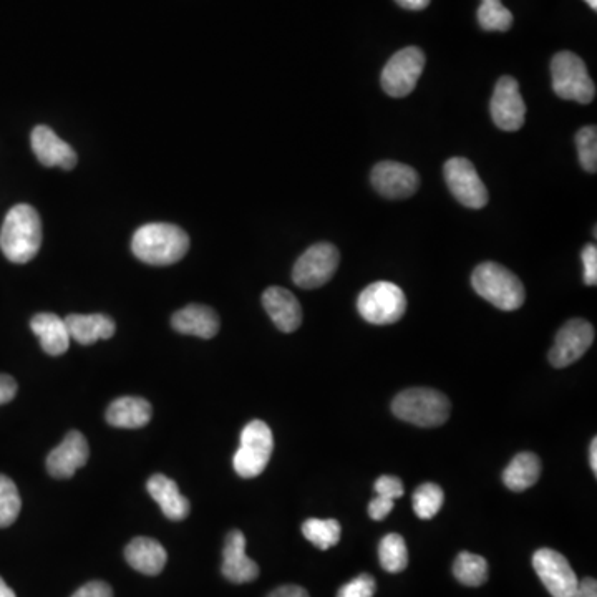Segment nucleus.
Wrapping results in <instances>:
<instances>
[{
    "label": "nucleus",
    "instance_id": "f257e3e1",
    "mask_svg": "<svg viewBox=\"0 0 597 597\" xmlns=\"http://www.w3.org/2000/svg\"><path fill=\"white\" fill-rule=\"evenodd\" d=\"M42 246V221L30 204H17L5 216L0 229V249L10 263L25 264Z\"/></svg>",
    "mask_w": 597,
    "mask_h": 597
},
{
    "label": "nucleus",
    "instance_id": "f03ea898",
    "mask_svg": "<svg viewBox=\"0 0 597 597\" xmlns=\"http://www.w3.org/2000/svg\"><path fill=\"white\" fill-rule=\"evenodd\" d=\"M132 251L143 263L170 266L190 251V236L175 224H145L133 236Z\"/></svg>",
    "mask_w": 597,
    "mask_h": 597
},
{
    "label": "nucleus",
    "instance_id": "7ed1b4c3",
    "mask_svg": "<svg viewBox=\"0 0 597 597\" xmlns=\"http://www.w3.org/2000/svg\"><path fill=\"white\" fill-rule=\"evenodd\" d=\"M471 284L478 296L501 311H516L525 304L526 292L523 282L501 264H480L471 276Z\"/></svg>",
    "mask_w": 597,
    "mask_h": 597
},
{
    "label": "nucleus",
    "instance_id": "20e7f679",
    "mask_svg": "<svg viewBox=\"0 0 597 597\" xmlns=\"http://www.w3.org/2000/svg\"><path fill=\"white\" fill-rule=\"evenodd\" d=\"M392 412L403 422L413 423L418 427H440L447 422L452 412V405L442 392L433 389H408L395 397Z\"/></svg>",
    "mask_w": 597,
    "mask_h": 597
},
{
    "label": "nucleus",
    "instance_id": "39448f33",
    "mask_svg": "<svg viewBox=\"0 0 597 597\" xmlns=\"http://www.w3.org/2000/svg\"><path fill=\"white\" fill-rule=\"evenodd\" d=\"M551 75H553L554 92L563 100L588 105L596 97V85L589 75L588 67L584 64V60L573 52L564 50L554 55L551 62Z\"/></svg>",
    "mask_w": 597,
    "mask_h": 597
},
{
    "label": "nucleus",
    "instance_id": "423d86ee",
    "mask_svg": "<svg viewBox=\"0 0 597 597\" xmlns=\"http://www.w3.org/2000/svg\"><path fill=\"white\" fill-rule=\"evenodd\" d=\"M357 309L370 324L390 326L405 316L407 297L394 282H374L360 292Z\"/></svg>",
    "mask_w": 597,
    "mask_h": 597
},
{
    "label": "nucleus",
    "instance_id": "0eeeda50",
    "mask_svg": "<svg viewBox=\"0 0 597 597\" xmlns=\"http://www.w3.org/2000/svg\"><path fill=\"white\" fill-rule=\"evenodd\" d=\"M274 450L271 428L263 420H253L241 432V445L234 455V471L241 478H256L261 475Z\"/></svg>",
    "mask_w": 597,
    "mask_h": 597
},
{
    "label": "nucleus",
    "instance_id": "6e6552de",
    "mask_svg": "<svg viewBox=\"0 0 597 597\" xmlns=\"http://www.w3.org/2000/svg\"><path fill=\"white\" fill-rule=\"evenodd\" d=\"M339 263V249L334 244H314L297 259L292 271V281L301 289H317L331 281Z\"/></svg>",
    "mask_w": 597,
    "mask_h": 597
},
{
    "label": "nucleus",
    "instance_id": "1a4fd4ad",
    "mask_svg": "<svg viewBox=\"0 0 597 597\" xmlns=\"http://www.w3.org/2000/svg\"><path fill=\"white\" fill-rule=\"evenodd\" d=\"M425 68V54L418 47L398 50L382 72V88L394 98H403L417 87Z\"/></svg>",
    "mask_w": 597,
    "mask_h": 597
},
{
    "label": "nucleus",
    "instance_id": "9d476101",
    "mask_svg": "<svg viewBox=\"0 0 597 597\" xmlns=\"http://www.w3.org/2000/svg\"><path fill=\"white\" fill-rule=\"evenodd\" d=\"M443 175L448 190L466 208L481 209L488 204V190L470 160L462 156L450 158L443 166Z\"/></svg>",
    "mask_w": 597,
    "mask_h": 597
},
{
    "label": "nucleus",
    "instance_id": "9b49d317",
    "mask_svg": "<svg viewBox=\"0 0 597 597\" xmlns=\"http://www.w3.org/2000/svg\"><path fill=\"white\" fill-rule=\"evenodd\" d=\"M533 568L553 597H573L578 588V576L568 559L554 549L543 548L533 556Z\"/></svg>",
    "mask_w": 597,
    "mask_h": 597
},
{
    "label": "nucleus",
    "instance_id": "f8f14e48",
    "mask_svg": "<svg viewBox=\"0 0 597 597\" xmlns=\"http://www.w3.org/2000/svg\"><path fill=\"white\" fill-rule=\"evenodd\" d=\"M491 118L503 132H518L526 120L525 100L520 83L513 77H501L491 98Z\"/></svg>",
    "mask_w": 597,
    "mask_h": 597
},
{
    "label": "nucleus",
    "instance_id": "ddd939ff",
    "mask_svg": "<svg viewBox=\"0 0 597 597\" xmlns=\"http://www.w3.org/2000/svg\"><path fill=\"white\" fill-rule=\"evenodd\" d=\"M594 342V327L584 319H573L561 327L556 335L553 349L549 350V362L556 369H564L578 362Z\"/></svg>",
    "mask_w": 597,
    "mask_h": 597
},
{
    "label": "nucleus",
    "instance_id": "4468645a",
    "mask_svg": "<svg viewBox=\"0 0 597 597\" xmlns=\"http://www.w3.org/2000/svg\"><path fill=\"white\" fill-rule=\"evenodd\" d=\"M372 185L384 198L407 199L417 193L420 176L412 166L382 161L372 170Z\"/></svg>",
    "mask_w": 597,
    "mask_h": 597
},
{
    "label": "nucleus",
    "instance_id": "2eb2a0df",
    "mask_svg": "<svg viewBox=\"0 0 597 597\" xmlns=\"http://www.w3.org/2000/svg\"><path fill=\"white\" fill-rule=\"evenodd\" d=\"M90 458V447L82 433L73 430L68 432L64 442L54 448L47 457V471L54 478H72L77 470L87 465Z\"/></svg>",
    "mask_w": 597,
    "mask_h": 597
},
{
    "label": "nucleus",
    "instance_id": "dca6fc26",
    "mask_svg": "<svg viewBox=\"0 0 597 597\" xmlns=\"http://www.w3.org/2000/svg\"><path fill=\"white\" fill-rule=\"evenodd\" d=\"M221 573L234 584L251 583L258 579L259 566L246 554V536L239 530H233L226 536Z\"/></svg>",
    "mask_w": 597,
    "mask_h": 597
},
{
    "label": "nucleus",
    "instance_id": "f3484780",
    "mask_svg": "<svg viewBox=\"0 0 597 597\" xmlns=\"http://www.w3.org/2000/svg\"><path fill=\"white\" fill-rule=\"evenodd\" d=\"M32 150L44 166H59L62 170H73L77 165V153L67 141L62 140L52 128L40 125L32 132Z\"/></svg>",
    "mask_w": 597,
    "mask_h": 597
},
{
    "label": "nucleus",
    "instance_id": "a211bd4d",
    "mask_svg": "<svg viewBox=\"0 0 597 597\" xmlns=\"http://www.w3.org/2000/svg\"><path fill=\"white\" fill-rule=\"evenodd\" d=\"M263 306L279 331L291 334L301 327V304L297 297L284 287L266 289L263 294Z\"/></svg>",
    "mask_w": 597,
    "mask_h": 597
},
{
    "label": "nucleus",
    "instance_id": "6ab92c4d",
    "mask_svg": "<svg viewBox=\"0 0 597 597\" xmlns=\"http://www.w3.org/2000/svg\"><path fill=\"white\" fill-rule=\"evenodd\" d=\"M171 326L180 334L213 339L214 335L218 334L221 324H219L218 314L211 307L190 304L173 314Z\"/></svg>",
    "mask_w": 597,
    "mask_h": 597
},
{
    "label": "nucleus",
    "instance_id": "aec40b11",
    "mask_svg": "<svg viewBox=\"0 0 597 597\" xmlns=\"http://www.w3.org/2000/svg\"><path fill=\"white\" fill-rule=\"evenodd\" d=\"M151 498L158 503L166 518L171 521L185 520L190 515V501L181 495L175 481L165 475H153L146 483Z\"/></svg>",
    "mask_w": 597,
    "mask_h": 597
},
{
    "label": "nucleus",
    "instance_id": "412c9836",
    "mask_svg": "<svg viewBox=\"0 0 597 597\" xmlns=\"http://www.w3.org/2000/svg\"><path fill=\"white\" fill-rule=\"evenodd\" d=\"M68 334L78 344L92 345L97 340L112 339L117 331L112 317L103 314H70L65 317Z\"/></svg>",
    "mask_w": 597,
    "mask_h": 597
},
{
    "label": "nucleus",
    "instance_id": "4be33fe9",
    "mask_svg": "<svg viewBox=\"0 0 597 597\" xmlns=\"http://www.w3.org/2000/svg\"><path fill=\"white\" fill-rule=\"evenodd\" d=\"M125 558L138 573L156 576L165 569L168 554L156 539L141 536L130 541L125 549Z\"/></svg>",
    "mask_w": 597,
    "mask_h": 597
},
{
    "label": "nucleus",
    "instance_id": "5701e85b",
    "mask_svg": "<svg viewBox=\"0 0 597 597\" xmlns=\"http://www.w3.org/2000/svg\"><path fill=\"white\" fill-rule=\"evenodd\" d=\"M153 408L141 397H120L108 407L107 422L117 428H141L150 423Z\"/></svg>",
    "mask_w": 597,
    "mask_h": 597
},
{
    "label": "nucleus",
    "instance_id": "b1692460",
    "mask_svg": "<svg viewBox=\"0 0 597 597\" xmlns=\"http://www.w3.org/2000/svg\"><path fill=\"white\" fill-rule=\"evenodd\" d=\"M30 327L34 334L39 337L42 349L49 355H62L68 350L70 345V334H68L67 324L62 317L55 314H37L30 321Z\"/></svg>",
    "mask_w": 597,
    "mask_h": 597
},
{
    "label": "nucleus",
    "instance_id": "393cba45",
    "mask_svg": "<svg viewBox=\"0 0 597 597\" xmlns=\"http://www.w3.org/2000/svg\"><path fill=\"white\" fill-rule=\"evenodd\" d=\"M541 476V460L531 452L518 453L503 471V483L511 491L528 490L536 485Z\"/></svg>",
    "mask_w": 597,
    "mask_h": 597
},
{
    "label": "nucleus",
    "instance_id": "a878e982",
    "mask_svg": "<svg viewBox=\"0 0 597 597\" xmlns=\"http://www.w3.org/2000/svg\"><path fill=\"white\" fill-rule=\"evenodd\" d=\"M453 574L465 586L478 588V586L488 581V563H486L485 558H481L478 554L463 551L455 559Z\"/></svg>",
    "mask_w": 597,
    "mask_h": 597
},
{
    "label": "nucleus",
    "instance_id": "bb28decb",
    "mask_svg": "<svg viewBox=\"0 0 597 597\" xmlns=\"http://www.w3.org/2000/svg\"><path fill=\"white\" fill-rule=\"evenodd\" d=\"M302 534L307 541H311L316 548L326 551L334 548L342 536V526L337 520H317L311 518L302 525Z\"/></svg>",
    "mask_w": 597,
    "mask_h": 597
},
{
    "label": "nucleus",
    "instance_id": "cd10ccee",
    "mask_svg": "<svg viewBox=\"0 0 597 597\" xmlns=\"http://www.w3.org/2000/svg\"><path fill=\"white\" fill-rule=\"evenodd\" d=\"M379 558L387 573H402L408 566V549L400 534H387L379 546Z\"/></svg>",
    "mask_w": 597,
    "mask_h": 597
},
{
    "label": "nucleus",
    "instance_id": "c85d7f7f",
    "mask_svg": "<svg viewBox=\"0 0 597 597\" xmlns=\"http://www.w3.org/2000/svg\"><path fill=\"white\" fill-rule=\"evenodd\" d=\"M443 501L445 493L442 488L435 483H425L413 493V511L422 520H432L442 510Z\"/></svg>",
    "mask_w": 597,
    "mask_h": 597
},
{
    "label": "nucleus",
    "instance_id": "c756f323",
    "mask_svg": "<svg viewBox=\"0 0 597 597\" xmlns=\"http://www.w3.org/2000/svg\"><path fill=\"white\" fill-rule=\"evenodd\" d=\"M478 22L481 29L490 30V32H506L513 25V14L501 4V0H481Z\"/></svg>",
    "mask_w": 597,
    "mask_h": 597
},
{
    "label": "nucleus",
    "instance_id": "7c9ffc66",
    "mask_svg": "<svg viewBox=\"0 0 597 597\" xmlns=\"http://www.w3.org/2000/svg\"><path fill=\"white\" fill-rule=\"evenodd\" d=\"M22 500L19 490L9 476L0 475V528L14 525L19 518Z\"/></svg>",
    "mask_w": 597,
    "mask_h": 597
},
{
    "label": "nucleus",
    "instance_id": "2f4dec72",
    "mask_svg": "<svg viewBox=\"0 0 597 597\" xmlns=\"http://www.w3.org/2000/svg\"><path fill=\"white\" fill-rule=\"evenodd\" d=\"M576 146H578L579 161L584 170L588 173H596L597 170V130L596 127H584L576 135Z\"/></svg>",
    "mask_w": 597,
    "mask_h": 597
},
{
    "label": "nucleus",
    "instance_id": "473e14b6",
    "mask_svg": "<svg viewBox=\"0 0 597 597\" xmlns=\"http://www.w3.org/2000/svg\"><path fill=\"white\" fill-rule=\"evenodd\" d=\"M375 589H377L375 579L370 574H360L350 583L344 584L339 589L337 597H374Z\"/></svg>",
    "mask_w": 597,
    "mask_h": 597
},
{
    "label": "nucleus",
    "instance_id": "72a5a7b5",
    "mask_svg": "<svg viewBox=\"0 0 597 597\" xmlns=\"http://www.w3.org/2000/svg\"><path fill=\"white\" fill-rule=\"evenodd\" d=\"M375 493L389 500H397L403 495V483L397 476L384 475L375 481Z\"/></svg>",
    "mask_w": 597,
    "mask_h": 597
},
{
    "label": "nucleus",
    "instance_id": "f704fd0d",
    "mask_svg": "<svg viewBox=\"0 0 597 597\" xmlns=\"http://www.w3.org/2000/svg\"><path fill=\"white\" fill-rule=\"evenodd\" d=\"M584 282L588 286L597 284V248L596 244H588L583 249Z\"/></svg>",
    "mask_w": 597,
    "mask_h": 597
},
{
    "label": "nucleus",
    "instance_id": "c9c22d12",
    "mask_svg": "<svg viewBox=\"0 0 597 597\" xmlns=\"http://www.w3.org/2000/svg\"><path fill=\"white\" fill-rule=\"evenodd\" d=\"M394 500L384 498V496H377L374 500L370 501L369 515L372 520L382 521L394 510Z\"/></svg>",
    "mask_w": 597,
    "mask_h": 597
},
{
    "label": "nucleus",
    "instance_id": "e433bc0d",
    "mask_svg": "<svg viewBox=\"0 0 597 597\" xmlns=\"http://www.w3.org/2000/svg\"><path fill=\"white\" fill-rule=\"evenodd\" d=\"M72 597H113V589L103 581H92L78 589Z\"/></svg>",
    "mask_w": 597,
    "mask_h": 597
},
{
    "label": "nucleus",
    "instance_id": "4c0bfd02",
    "mask_svg": "<svg viewBox=\"0 0 597 597\" xmlns=\"http://www.w3.org/2000/svg\"><path fill=\"white\" fill-rule=\"evenodd\" d=\"M17 395V382L10 375H0V405L9 403Z\"/></svg>",
    "mask_w": 597,
    "mask_h": 597
},
{
    "label": "nucleus",
    "instance_id": "58836bf2",
    "mask_svg": "<svg viewBox=\"0 0 597 597\" xmlns=\"http://www.w3.org/2000/svg\"><path fill=\"white\" fill-rule=\"evenodd\" d=\"M267 597H311L307 593L306 589L296 584H287V586H281V588L274 589L271 594Z\"/></svg>",
    "mask_w": 597,
    "mask_h": 597
},
{
    "label": "nucleus",
    "instance_id": "ea45409f",
    "mask_svg": "<svg viewBox=\"0 0 597 597\" xmlns=\"http://www.w3.org/2000/svg\"><path fill=\"white\" fill-rule=\"evenodd\" d=\"M573 597H597V583L596 579L586 578L578 583L576 593Z\"/></svg>",
    "mask_w": 597,
    "mask_h": 597
},
{
    "label": "nucleus",
    "instance_id": "a19ab883",
    "mask_svg": "<svg viewBox=\"0 0 597 597\" xmlns=\"http://www.w3.org/2000/svg\"><path fill=\"white\" fill-rule=\"evenodd\" d=\"M395 2L407 10H423L430 5V0H395Z\"/></svg>",
    "mask_w": 597,
    "mask_h": 597
},
{
    "label": "nucleus",
    "instance_id": "79ce46f5",
    "mask_svg": "<svg viewBox=\"0 0 597 597\" xmlns=\"http://www.w3.org/2000/svg\"><path fill=\"white\" fill-rule=\"evenodd\" d=\"M589 462H591V468L594 473H597V440L594 438L591 442V448H589Z\"/></svg>",
    "mask_w": 597,
    "mask_h": 597
},
{
    "label": "nucleus",
    "instance_id": "37998d69",
    "mask_svg": "<svg viewBox=\"0 0 597 597\" xmlns=\"http://www.w3.org/2000/svg\"><path fill=\"white\" fill-rule=\"evenodd\" d=\"M0 597H17L2 578H0Z\"/></svg>",
    "mask_w": 597,
    "mask_h": 597
},
{
    "label": "nucleus",
    "instance_id": "c03bdc74",
    "mask_svg": "<svg viewBox=\"0 0 597 597\" xmlns=\"http://www.w3.org/2000/svg\"><path fill=\"white\" fill-rule=\"evenodd\" d=\"M586 4L593 10H597V0H586Z\"/></svg>",
    "mask_w": 597,
    "mask_h": 597
}]
</instances>
